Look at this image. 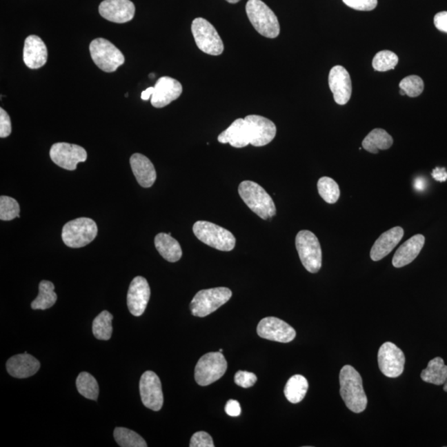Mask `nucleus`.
<instances>
[{"label": "nucleus", "instance_id": "1", "mask_svg": "<svg viewBox=\"0 0 447 447\" xmlns=\"http://www.w3.org/2000/svg\"><path fill=\"white\" fill-rule=\"evenodd\" d=\"M339 393L346 407L355 413L364 412L366 409L368 399L359 372L350 366H344L339 372Z\"/></svg>", "mask_w": 447, "mask_h": 447}, {"label": "nucleus", "instance_id": "2", "mask_svg": "<svg viewBox=\"0 0 447 447\" xmlns=\"http://www.w3.org/2000/svg\"><path fill=\"white\" fill-rule=\"evenodd\" d=\"M239 194L252 212L263 219H272L277 213L275 201L262 186L252 181H244L239 186Z\"/></svg>", "mask_w": 447, "mask_h": 447}, {"label": "nucleus", "instance_id": "3", "mask_svg": "<svg viewBox=\"0 0 447 447\" xmlns=\"http://www.w3.org/2000/svg\"><path fill=\"white\" fill-rule=\"evenodd\" d=\"M248 19L259 34L268 39H276L280 33V25L276 14L261 0H248L246 4Z\"/></svg>", "mask_w": 447, "mask_h": 447}, {"label": "nucleus", "instance_id": "4", "mask_svg": "<svg viewBox=\"0 0 447 447\" xmlns=\"http://www.w3.org/2000/svg\"><path fill=\"white\" fill-rule=\"evenodd\" d=\"M194 235L202 243L219 251L234 250L236 239L230 231L215 223L199 221L194 223Z\"/></svg>", "mask_w": 447, "mask_h": 447}, {"label": "nucleus", "instance_id": "5", "mask_svg": "<svg viewBox=\"0 0 447 447\" xmlns=\"http://www.w3.org/2000/svg\"><path fill=\"white\" fill-rule=\"evenodd\" d=\"M97 234V223L92 219L81 217L66 223L61 238L66 246L77 248L92 242Z\"/></svg>", "mask_w": 447, "mask_h": 447}, {"label": "nucleus", "instance_id": "6", "mask_svg": "<svg viewBox=\"0 0 447 447\" xmlns=\"http://www.w3.org/2000/svg\"><path fill=\"white\" fill-rule=\"evenodd\" d=\"M232 297L231 290L227 288H215L199 291L190 304L194 317H205L226 304Z\"/></svg>", "mask_w": 447, "mask_h": 447}, {"label": "nucleus", "instance_id": "7", "mask_svg": "<svg viewBox=\"0 0 447 447\" xmlns=\"http://www.w3.org/2000/svg\"><path fill=\"white\" fill-rule=\"evenodd\" d=\"M296 248L302 265L310 272L320 271L322 251L316 235L309 230H301L296 236Z\"/></svg>", "mask_w": 447, "mask_h": 447}, {"label": "nucleus", "instance_id": "8", "mask_svg": "<svg viewBox=\"0 0 447 447\" xmlns=\"http://www.w3.org/2000/svg\"><path fill=\"white\" fill-rule=\"evenodd\" d=\"M227 361L221 352H210L198 360L195 368V380L200 386L217 382L226 374Z\"/></svg>", "mask_w": 447, "mask_h": 447}, {"label": "nucleus", "instance_id": "9", "mask_svg": "<svg viewBox=\"0 0 447 447\" xmlns=\"http://www.w3.org/2000/svg\"><path fill=\"white\" fill-rule=\"evenodd\" d=\"M90 52L95 64L103 72H114L124 63L123 53L105 39L91 41Z\"/></svg>", "mask_w": 447, "mask_h": 447}, {"label": "nucleus", "instance_id": "10", "mask_svg": "<svg viewBox=\"0 0 447 447\" xmlns=\"http://www.w3.org/2000/svg\"><path fill=\"white\" fill-rule=\"evenodd\" d=\"M192 32L195 41L201 52L211 56H219L223 52V43L217 29L203 18L193 20Z\"/></svg>", "mask_w": 447, "mask_h": 447}, {"label": "nucleus", "instance_id": "11", "mask_svg": "<svg viewBox=\"0 0 447 447\" xmlns=\"http://www.w3.org/2000/svg\"><path fill=\"white\" fill-rule=\"evenodd\" d=\"M50 157L53 163L59 167L74 171L79 163H84L87 159V152L77 144L68 143H54L50 149Z\"/></svg>", "mask_w": 447, "mask_h": 447}, {"label": "nucleus", "instance_id": "12", "mask_svg": "<svg viewBox=\"0 0 447 447\" xmlns=\"http://www.w3.org/2000/svg\"><path fill=\"white\" fill-rule=\"evenodd\" d=\"M141 400L145 407L152 411H160L163 405V393L159 376L155 372H143L139 382Z\"/></svg>", "mask_w": 447, "mask_h": 447}, {"label": "nucleus", "instance_id": "13", "mask_svg": "<svg viewBox=\"0 0 447 447\" xmlns=\"http://www.w3.org/2000/svg\"><path fill=\"white\" fill-rule=\"evenodd\" d=\"M378 363L379 370L385 376L397 378L404 370L405 355L395 344L386 342L379 348Z\"/></svg>", "mask_w": 447, "mask_h": 447}, {"label": "nucleus", "instance_id": "14", "mask_svg": "<svg viewBox=\"0 0 447 447\" xmlns=\"http://www.w3.org/2000/svg\"><path fill=\"white\" fill-rule=\"evenodd\" d=\"M257 332L261 338L280 343H289L295 339L297 333L292 327L281 319L265 317L257 327Z\"/></svg>", "mask_w": 447, "mask_h": 447}, {"label": "nucleus", "instance_id": "15", "mask_svg": "<svg viewBox=\"0 0 447 447\" xmlns=\"http://www.w3.org/2000/svg\"><path fill=\"white\" fill-rule=\"evenodd\" d=\"M244 119L247 123L250 144L252 146H265L275 138L277 128L270 119L255 115H248Z\"/></svg>", "mask_w": 447, "mask_h": 447}, {"label": "nucleus", "instance_id": "16", "mask_svg": "<svg viewBox=\"0 0 447 447\" xmlns=\"http://www.w3.org/2000/svg\"><path fill=\"white\" fill-rule=\"evenodd\" d=\"M150 295V287L146 279L141 276L135 277L131 281L127 296L128 308L132 316H142L147 308Z\"/></svg>", "mask_w": 447, "mask_h": 447}, {"label": "nucleus", "instance_id": "17", "mask_svg": "<svg viewBox=\"0 0 447 447\" xmlns=\"http://www.w3.org/2000/svg\"><path fill=\"white\" fill-rule=\"evenodd\" d=\"M99 12L110 22L124 23L134 19L135 6L130 0H103L99 4Z\"/></svg>", "mask_w": 447, "mask_h": 447}, {"label": "nucleus", "instance_id": "18", "mask_svg": "<svg viewBox=\"0 0 447 447\" xmlns=\"http://www.w3.org/2000/svg\"><path fill=\"white\" fill-rule=\"evenodd\" d=\"M182 93L181 83L169 77H163L153 86L151 103L155 108H163L180 97Z\"/></svg>", "mask_w": 447, "mask_h": 447}, {"label": "nucleus", "instance_id": "19", "mask_svg": "<svg viewBox=\"0 0 447 447\" xmlns=\"http://www.w3.org/2000/svg\"><path fill=\"white\" fill-rule=\"evenodd\" d=\"M329 86L333 93L335 103L346 105L352 94L351 79L349 72L341 66H335L329 74Z\"/></svg>", "mask_w": 447, "mask_h": 447}, {"label": "nucleus", "instance_id": "20", "mask_svg": "<svg viewBox=\"0 0 447 447\" xmlns=\"http://www.w3.org/2000/svg\"><path fill=\"white\" fill-rule=\"evenodd\" d=\"M48 48L44 41L36 35H30L25 39L23 61L30 69H39L47 63Z\"/></svg>", "mask_w": 447, "mask_h": 447}, {"label": "nucleus", "instance_id": "21", "mask_svg": "<svg viewBox=\"0 0 447 447\" xmlns=\"http://www.w3.org/2000/svg\"><path fill=\"white\" fill-rule=\"evenodd\" d=\"M40 366L39 360L27 352L12 356L6 364L8 374L17 379H26L34 375Z\"/></svg>", "mask_w": 447, "mask_h": 447}, {"label": "nucleus", "instance_id": "22", "mask_svg": "<svg viewBox=\"0 0 447 447\" xmlns=\"http://www.w3.org/2000/svg\"><path fill=\"white\" fill-rule=\"evenodd\" d=\"M404 235V230L400 226L392 228L384 232L376 240L370 250V258L372 261H379L390 254Z\"/></svg>", "mask_w": 447, "mask_h": 447}, {"label": "nucleus", "instance_id": "23", "mask_svg": "<svg viewBox=\"0 0 447 447\" xmlns=\"http://www.w3.org/2000/svg\"><path fill=\"white\" fill-rule=\"evenodd\" d=\"M130 165L136 180L141 186L148 188L155 184L157 179L156 170L146 156L135 153L130 157Z\"/></svg>", "mask_w": 447, "mask_h": 447}, {"label": "nucleus", "instance_id": "24", "mask_svg": "<svg viewBox=\"0 0 447 447\" xmlns=\"http://www.w3.org/2000/svg\"><path fill=\"white\" fill-rule=\"evenodd\" d=\"M221 143H230L232 147L241 148L250 144V135L246 119H238L218 136Z\"/></svg>", "mask_w": 447, "mask_h": 447}, {"label": "nucleus", "instance_id": "25", "mask_svg": "<svg viewBox=\"0 0 447 447\" xmlns=\"http://www.w3.org/2000/svg\"><path fill=\"white\" fill-rule=\"evenodd\" d=\"M425 244L422 235H416L410 238L397 248L393 256L392 264L395 268H401L411 264L420 254Z\"/></svg>", "mask_w": 447, "mask_h": 447}, {"label": "nucleus", "instance_id": "26", "mask_svg": "<svg viewBox=\"0 0 447 447\" xmlns=\"http://www.w3.org/2000/svg\"><path fill=\"white\" fill-rule=\"evenodd\" d=\"M155 247L163 258L170 263H176L182 256L180 244L172 237V234L159 233L156 235Z\"/></svg>", "mask_w": 447, "mask_h": 447}, {"label": "nucleus", "instance_id": "27", "mask_svg": "<svg viewBox=\"0 0 447 447\" xmlns=\"http://www.w3.org/2000/svg\"><path fill=\"white\" fill-rule=\"evenodd\" d=\"M393 143L392 136L383 128H375L363 140L364 149L370 153H378L379 150H387Z\"/></svg>", "mask_w": 447, "mask_h": 447}, {"label": "nucleus", "instance_id": "28", "mask_svg": "<svg viewBox=\"0 0 447 447\" xmlns=\"http://www.w3.org/2000/svg\"><path fill=\"white\" fill-rule=\"evenodd\" d=\"M421 379L426 383L435 385L444 384L447 379V366L441 357L430 360L428 367L421 372Z\"/></svg>", "mask_w": 447, "mask_h": 447}, {"label": "nucleus", "instance_id": "29", "mask_svg": "<svg viewBox=\"0 0 447 447\" xmlns=\"http://www.w3.org/2000/svg\"><path fill=\"white\" fill-rule=\"evenodd\" d=\"M308 381L304 376L293 375L290 378L284 388V395L290 403L296 404L304 399L308 390Z\"/></svg>", "mask_w": 447, "mask_h": 447}, {"label": "nucleus", "instance_id": "30", "mask_svg": "<svg viewBox=\"0 0 447 447\" xmlns=\"http://www.w3.org/2000/svg\"><path fill=\"white\" fill-rule=\"evenodd\" d=\"M39 296L34 301H32L31 308L33 310H47L55 305L57 300V295L55 291V286L52 281L43 280L39 284Z\"/></svg>", "mask_w": 447, "mask_h": 447}, {"label": "nucleus", "instance_id": "31", "mask_svg": "<svg viewBox=\"0 0 447 447\" xmlns=\"http://www.w3.org/2000/svg\"><path fill=\"white\" fill-rule=\"evenodd\" d=\"M112 320H113V316L107 310H103L95 318L92 331L95 338L101 339V341H108L111 338L112 332H113Z\"/></svg>", "mask_w": 447, "mask_h": 447}, {"label": "nucleus", "instance_id": "32", "mask_svg": "<svg viewBox=\"0 0 447 447\" xmlns=\"http://www.w3.org/2000/svg\"><path fill=\"white\" fill-rule=\"evenodd\" d=\"M77 388L80 395L87 399L97 400L99 385L97 379L87 372H81L77 379Z\"/></svg>", "mask_w": 447, "mask_h": 447}, {"label": "nucleus", "instance_id": "33", "mask_svg": "<svg viewBox=\"0 0 447 447\" xmlns=\"http://www.w3.org/2000/svg\"><path fill=\"white\" fill-rule=\"evenodd\" d=\"M116 442L121 447H147V442L134 430L126 428H116L114 432Z\"/></svg>", "mask_w": 447, "mask_h": 447}, {"label": "nucleus", "instance_id": "34", "mask_svg": "<svg viewBox=\"0 0 447 447\" xmlns=\"http://www.w3.org/2000/svg\"><path fill=\"white\" fill-rule=\"evenodd\" d=\"M319 195L328 204H335L339 198V185L337 182L328 177H322L317 182Z\"/></svg>", "mask_w": 447, "mask_h": 447}, {"label": "nucleus", "instance_id": "35", "mask_svg": "<svg viewBox=\"0 0 447 447\" xmlns=\"http://www.w3.org/2000/svg\"><path fill=\"white\" fill-rule=\"evenodd\" d=\"M399 62V57L391 51H381L376 54L372 59V66L377 72H387L395 68Z\"/></svg>", "mask_w": 447, "mask_h": 447}, {"label": "nucleus", "instance_id": "36", "mask_svg": "<svg viewBox=\"0 0 447 447\" xmlns=\"http://www.w3.org/2000/svg\"><path fill=\"white\" fill-rule=\"evenodd\" d=\"M20 207L15 199L2 196L0 197V219L8 221L19 217Z\"/></svg>", "mask_w": 447, "mask_h": 447}, {"label": "nucleus", "instance_id": "37", "mask_svg": "<svg viewBox=\"0 0 447 447\" xmlns=\"http://www.w3.org/2000/svg\"><path fill=\"white\" fill-rule=\"evenodd\" d=\"M399 88L403 90L409 97H417L424 92V82L415 74L405 77L399 83Z\"/></svg>", "mask_w": 447, "mask_h": 447}, {"label": "nucleus", "instance_id": "38", "mask_svg": "<svg viewBox=\"0 0 447 447\" xmlns=\"http://www.w3.org/2000/svg\"><path fill=\"white\" fill-rule=\"evenodd\" d=\"M257 376L254 372H248V371H238L235 375V383L238 385L239 387L244 388H248L254 385L257 382Z\"/></svg>", "mask_w": 447, "mask_h": 447}, {"label": "nucleus", "instance_id": "39", "mask_svg": "<svg viewBox=\"0 0 447 447\" xmlns=\"http://www.w3.org/2000/svg\"><path fill=\"white\" fill-rule=\"evenodd\" d=\"M348 7L359 11H371L378 6V0H343Z\"/></svg>", "mask_w": 447, "mask_h": 447}, {"label": "nucleus", "instance_id": "40", "mask_svg": "<svg viewBox=\"0 0 447 447\" xmlns=\"http://www.w3.org/2000/svg\"><path fill=\"white\" fill-rule=\"evenodd\" d=\"M190 447H214L213 439L206 432H198L193 435L190 441Z\"/></svg>", "mask_w": 447, "mask_h": 447}, {"label": "nucleus", "instance_id": "41", "mask_svg": "<svg viewBox=\"0 0 447 447\" xmlns=\"http://www.w3.org/2000/svg\"><path fill=\"white\" fill-rule=\"evenodd\" d=\"M12 132L10 115L1 108L0 109V138H7Z\"/></svg>", "mask_w": 447, "mask_h": 447}, {"label": "nucleus", "instance_id": "42", "mask_svg": "<svg viewBox=\"0 0 447 447\" xmlns=\"http://www.w3.org/2000/svg\"><path fill=\"white\" fill-rule=\"evenodd\" d=\"M434 24L439 31L447 33V12H440L435 15Z\"/></svg>", "mask_w": 447, "mask_h": 447}, {"label": "nucleus", "instance_id": "43", "mask_svg": "<svg viewBox=\"0 0 447 447\" xmlns=\"http://www.w3.org/2000/svg\"><path fill=\"white\" fill-rule=\"evenodd\" d=\"M225 411L230 417H239L241 414V408L238 401L230 399L227 401Z\"/></svg>", "mask_w": 447, "mask_h": 447}, {"label": "nucleus", "instance_id": "44", "mask_svg": "<svg viewBox=\"0 0 447 447\" xmlns=\"http://www.w3.org/2000/svg\"><path fill=\"white\" fill-rule=\"evenodd\" d=\"M432 176L435 180L438 181L442 182L447 180V172L445 168H435L432 173Z\"/></svg>", "mask_w": 447, "mask_h": 447}, {"label": "nucleus", "instance_id": "45", "mask_svg": "<svg viewBox=\"0 0 447 447\" xmlns=\"http://www.w3.org/2000/svg\"><path fill=\"white\" fill-rule=\"evenodd\" d=\"M152 93L153 87H149L146 90L143 91L142 95H141V99H143V101H148L152 97Z\"/></svg>", "mask_w": 447, "mask_h": 447}, {"label": "nucleus", "instance_id": "46", "mask_svg": "<svg viewBox=\"0 0 447 447\" xmlns=\"http://www.w3.org/2000/svg\"><path fill=\"white\" fill-rule=\"evenodd\" d=\"M226 1L230 3H237L240 0H226Z\"/></svg>", "mask_w": 447, "mask_h": 447}, {"label": "nucleus", "instance_id": "47", "mask_svg": "<svg viewBox=\"0 0 447 447\" xmlns=\"http://www.w3.org/2000/svg\"><path fill=\"white\" fill-rule=\"evenodd\" d=\"M443 390L447 393V379L444 384V387H443Z\"/></svg>", "mask_w": 447, "mask_h": 447}, {"label": "nucleus", "instance_id": "48", "mask_svg": "<svg viewBox=\"0 0 447 447\" xmlns=\"http://www.w3.org/2000/svg\"><path fill=\"white\" fill-rule=\"evenodd\" d=\"M399 93H400V95H406V93L404 92V91L403 90H401V89H400V90H399Z\"/></svg>", "mask_w": 447, "mask_h": 447}, {"label": "nucleus", "instance_id": "49", "mask_svg": "<svg viewBox=\"0 0 447 447\" xmlns=\"http://www.w3.org/2000/svg\"><path fill=\"white\" fill-rule=\"evenodd\" d=\"M222 351H223L222 349H221V350H219V352H221V353H222Z\"/></svg>", "mask_w": 447, "mask_h": 447}]
</instances>
